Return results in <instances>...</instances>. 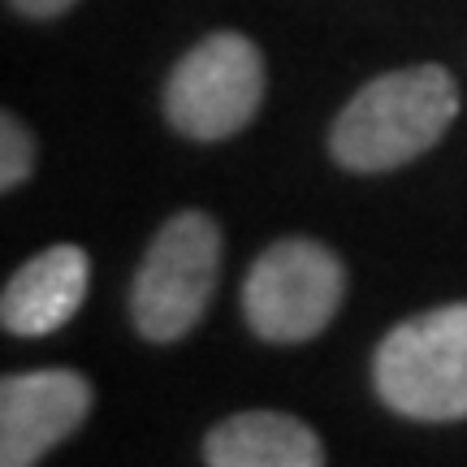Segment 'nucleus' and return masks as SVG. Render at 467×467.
Returning <instances> with one entry per match:
<instances>
[{
	"instance_id": "0eeeda50",
	"label": "nucleus",
	"mask_w": 467,
	"mask_h": 467,
	"mask_svg": "<svg viewBox=\"0 0 467 467\" xmlns=\"http://www.w3.org/2000/svg\"><path fill=\"white\" fill-rule=\"evenodd\" d=\"M87 285H91V260H87V251L74 247V243H57V247L31 255L5 282L0 325L17 337L57 334L87 303Z\"/></svg>"
},
{
	"instance_id": "423d86ee",
	"label": "nucleus",
	"mask_w": 467,
	"mask_h": 467,
	"mask_svg": "<svg viewBox=\"0 0 467 467\" xmlns=\"http://www.w3.org/2000/svg\"><path fill=\"white\" fill-rule=\"evenodd\" d=\"M91 411V385L74 368L14 372L0 381V467H35Z\"/></svg>"
},
{
	"instance_id": "f03ea898",
	"label": "nucleus",
	"mask_w": 467,
	"mask_h": 467,
	"mask_svg": "<svg viewBox=\"0 0 467 467\" xmlns=\"http://www.w3.org/2000/svg\"><path fill=\"white\" fill-rule=\"evenodd\" d=\"M377 399L407 420H467V303L394 325L372 355Z\"/></svg>"
},
{
	"instance_id": "39448f33",
	"label": "nucleus",
	"mask_w": 467,
	"mask_h": 467,
	"mask_svg": "<svg viewBox=\"0 0 467 467\" xmlns=\"http://www.w3.org/2000/svg\"><path fill=\"white\" fill-rule=\"evenodd\" d=\"M265 104V57L238 31L200 39L165 83V117L186 139L217 143L247 126Z\"/></svg>"
},
{
	"instance_id": "20e7f679",
	"label": "nucleus",
	"mask_w": 467,
	"mask_h": 467,
	"mask_svg": "<svg viewBox=\"0 0 467 467\" xmlns=\"http://www.w3.org/2000/svg\"><path fill=\"white\" fill-rule=\"evenodd\" d=\"M347 273L317 238H282L251 265L243 282V317L265 342H312L337 317Z\"/></svg>"
},
{
	"instance_id": "7ed1b4c3",
	"label": "nucleus",
	"mask_w": 467,
	"mask_h": 467,
	"mask_svg": "<svg viewBox=\"0 0 467 467\" xmlns=\"http://www.w3.org/2000/svg\"><path fill=\"white\" fill-rule=\"evenodd\" d=\"M221 273V230L208 213H178L143 251L130 320L148 342H178L203 320Z\"/></svg>"
},
{
	"instance_id": "1a4fd4ad",
	"label": "nucleus",
	"mask_w": 467,
	"mask_h": 467,
	"mask_svg": "<svg viewBox=\"0 0 467 467\" xmlns=\"http://www.w3.org/2000/svg\"><path fill=\"white\" fill-rule=\"evenodd\" d=\"M31 165H35L31 130L14 113H5V121H0V186L17 191V186L31 178Z\"/></svg>"
},
{
	"instance_id": "f257e3e1",
	"label": "nucleus",
	"mask_w": 467,
	"mask_h": 467,
	"mask_svg": "<svg viewBox=\"0 0 467 467\" xmlns=\"http://www.w3.org/2000/svg\"><path fill=\"white\" fill-rule=\"evenodd\" d=\"M459 113L451 69L411 66L359 87L329 130V151L350 173H389L441 143Z\"/></svg>"
},
{
	"instance_id": "6e6552de",
	"label": "nucleus",
	"mask_w": 467,
	"mask_h": 467,
	"mask_svg": "<svg viewBox=\"0 0 467 467\" xmlns=\"http://www.w3.org/2000/svg\"><path fill=\"white\" fill-rule=\"evenodd\" d=\"M208 467H325V446L285 411H238L203 437Z\"/></svg>"
},
{
	"instance_id": "9d476101",
	"label": "nucleus",
	"mask_w": 467,
	"mask_h": 467,
	"mask_svg": "<svg viewBox=\"0 0 467 467\" xmlns=\"http://www.w3.org/2000/svg\"><path fill=\"white\" fill-rule=\"evenodd\" d=\"M9 5L26 17H57V14H66L74 0H9Z\"/></svg>"
}]
</instances>
